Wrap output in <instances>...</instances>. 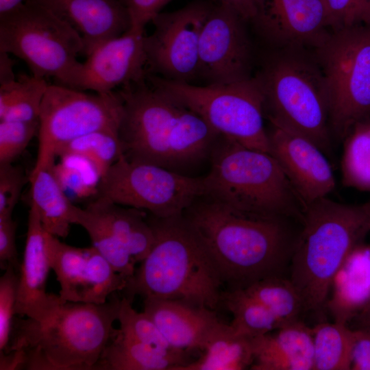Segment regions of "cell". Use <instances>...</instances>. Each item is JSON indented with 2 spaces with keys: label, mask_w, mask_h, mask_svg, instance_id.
Listing matches in <instances>:
<instances>
[{
  "label": "cell",
  "mask_w": 370,
  "mask_h": 370,
  "mask_svg": "<svg viewBox=\"0 0 370 370\" xmlns=\"http://www.w3.org/2000/svg\"><path fill=\"white\" fill-rule=\"evenodd\" d=\"M227 290L288 277L301 230L296 219L243 212L205 195L183 213Z\"/></svg>",
  "instance_id": "obj_1"
},
{
  "label": "cell",
  "mask_w": 370,
  "mask_h": 370,
  "mask_svg": "<svg viewBox=\"0 0 370 370\" xmlns=\"http://www.w3.org/2000/svg\"><path fill=\"white\" fill-rule=\"evenodd\" d=\"M117 91L123 106L119 138L122 153L129 160L189 175L188 171L210 160L221 136L155 84L148 73Z\"/></svg>",
  "instance_id": "obj_2"
},
{
  "label": "cell",
  "mask_w": 370,
  "mask_h": 370,
  "mask_svg": "<svg viewBox=\"0 0 370 370\" xmlns=\"http://www.w3.org/2000/svg\"><path fill=\"white\" fill-rule=\"evenodd\" d=\"M147 220L153 245L127 279L123 296L179 299L217 310L223 286L203 244L183 215Z\"/></svg>",
  "instance_id": "obj_3"
},
{
  "label": "cell",
  "mask_w": 370,
  "mask_h": 370,
  "mask_svg": "<svg viewBox=\"0 0 370 370\" xmlns=\"http://www.w3.org/2000/svg\"><path fill=\"white\" fill-rule=\"evenodd\" d=\"M121 298L116 293L103 304L64 302L49 319L14 318L4 352H25L24 369L94 370L114 335Z\"/></svg>",
  "instance_id": "obj_4"
},
{
  "label": "cell",
  "mask_w": 370,
  "mask_h": 370,
  "mask_svg": "<svg viewBox=\"0 0 370 370\" xmlns=\"http://www.w3.org/2000/svg\"><path fill=\"white\" fill-rule=\"evenodd\" d=\"M369 232L370 199L347 204L325 197L306 205L288 273L305 313L324 317L336 272Z\"/></svg>",
  "instance_id": "obj_5"
},
{
  "label": "cell",
  "mask_w": 370,
  "mask_h": 370,
  "mask_svg": "<svg viewBox=\"0 0 370 370\" xmlns=\"http://www.w3.org/2000/svg\"><path fill=\"white\" fill-rule=\"evenodd\" d=\"M209 161L205 195L243 212L303 222L306 204L269 153L220 136Z\"/></svg>",
  "instance_id": "obj_6"
},
{
  "label": "cell",
  "mask_w": 370,
  "mask_h": 370,
  "mask_svg": "<svg viewBox=\"0 0 370 370\" xmlns=\"http://www.w3.org/2000/svg\"><path fill=\"white\" fill-rule=\"evenodd\" d=\"M300 52L282 50L254 76L263 95L264 116L270 124L310 140L330 156L333 140L324 77L319 64Z\"/></svg>",
  "instance_id": "obj_7"
},
{
  "label": "cell",
  "mask_w": 370,
  "mask_h": 370,
  "mask_svg": "<svg viewBox=\"0 0 370 370\" xmlns=\"http://www.w3.org/2000/svg\"><path fill=\"white\" fill-rule=\"evenodd\" d=\"M83 50L73 28L32 0L0 16V51L23 60L35 77L77 90Z\"/></svg>",
  "instance_id": "obj_8"
},
{
  "label": "cell",
  "mask_w": 370,
  "mask_h": 370,
  "mask_svg": "<svg viewBox=\"0 0 370 370\" xmlns=\"http://www.w3.org/2000/svg\"><path fill=\"white\" fill-rule=\"evenodd\" d=\"M327 90L332 140L370 120V26L332 31L316 49Z\"/></svg>",
  "instance_id": "obj_9"
},
{
  "label": "cell",
  "mask_w": 370,
  "mask_h": 370,
  "mask_svg": "<svg viewBox=\"0 0 370 370\" xmlns=\"http://www.w3.org/2000/svg\"><path fill=\"white\" fill-rule=\"evenodd\" d=\"M158 86L200 116L221 136L269 153L264 99L254 76L222 85L169 81L152 74Z\"/></svg>",
  "instance_id": "obj_10"
},
{
  "label": "cell",
  "mask_w": 370,
  "mask_h": 370,
  "mask_svg": "<svg viewBox=\"0 0 370 370\" xmlns=\"http://www.w3.org/2000/svg\"><path fill=\"white\" fill-rule=\"evenodd\" d=\"M122 99L117 90L90 94L59 84H49L39 116L38 149L32 173L55 164L59 151L88 133L119 132Z\"/></svg>",
  "instance_id": "obj_11"
},
{
  "label": "cell",
  "mask_w": 370,
  "mask_h": 370,
  "mask_svg": "<svg viewBox=\"0 0 370 370\" xmlns=\"http://www.w3.org/2000/svg\"><path fill=\"white\" fill-rule=\"evenodd\" d=\"M204 195V177L129 160L123 154L100 179L97 197L159 218L182 215Z\"/></svg>",
  "instance_id": "obj_12"
},
{
  "label": "cell",
  "mask_w": 370,
  "mask_h": 370,
  "mask_svg": "<svg viewBox=\"0 0 370 370\" xmlns=\"http://www.w3.org/2000/svg\"><path fill=\"white\" fill-rule=\"evenodd\" d=\"M210 3L193 2L175 11L161 12L152 19L153 31L144 40L149 73L169 81L195 84L200 35Z\"/></svg>",
  "instance_id": "obj_13"
},
{
  "label": "cell",
  "mask_w": 370,
  "mask_h": 370,
  "mask_svg": "<svg viewBox=\"0 0 370 370\" xmlns=\"http://www.w3.org/2000/svg\"><path fill=\"white\" fill-rule=\"evenodd\" d=\"M247 23L230 7L211 2L199 39L197 80L201 85L228 84L253 77Z\"/></svg>",
  "instance_id": "obj_14"
},
{
  "label": "cell",
  "mask_w": 370,
  "mask_h": 370,
  "mask_svg": "<svg viewBox=\"0 0 370 370\" xmlns=\"http://www.w3.org/2000/svg\"><path fill=\"white\" fill-rule=\"evenodd\" d=\"M48 254L65 301L103 304L122 291L127 278L118 273L92 246L79 248L61 242L48 234Z\"/></svg>",
  "instance_id": "obj_15"
},
{
  "label": "cell",
  "mask_w": 370,
  "mask_h": 370,
  "mask_svg": "<svg viewBox=\"0 0 370 370\" xmlns=\"http://www.w3.org/2000/svg\"><path fill=\"white\" fill-rule=\"evenodd\" d=\"M250 23L282 50L317 49L332 32L323 0H256Z\"/></svg>",
  "instance_id": "obj_16"
},
{
  "label": "cell",
  "mask_w": 370,
  "mask_h": 370,
  "mask_svg": "<svg viewBox=\"0 0 370 370\" xmlns=\"http://www.w3.org/2000/svg\"><path fill=\"white\" fill-rule=\"evenodd\" d=\"M144 29L131 27L95 48L82 63L77 90L107 93L145 77Z\"/></svg>",
  "instance_id": "obj_17"
},
{
  "label": "cell",
  "mask_w": 370,
  "mask_h": 370,
  "mask_svg": "<svg viewBox=\"0 0 370 370\" xmlns=\"http://www.w3.org/2000/svg\"><path fill=\"white\" fill-rule=\"evenodd\" d=\"M267 134L269 153L306 205L328 197L334 190L336 180L332 165L314 143L271 124Z\"/></svg>",
  "instance_id": "obj_18"
},
{
  "label": "cell",
  "mask_w": 370,
  "mask_h": 370,
  "mask_svg": "<svg viewBox=\"0 0 370 370\" xmlns=\"http://www.w3.org/2000/svg\"><path fill=\"white\" fill-rule=\"evenodd\" d=\"M48 234L42 225L36 207L30 203L25 245L18 271L15 313L18 317L40 322L51 319L66 302L59 295L46 291L51 269Z\"/></svg>",
  "instance_id": "obj_19"
},
{
  "label": "cell",
  "mask_w": 370,
  "mask_h": 370,
  "mask_svg": "<svg viewBox=\"0 0 370 370\" xmlns=\"http://www.w3.org/2000/svg\"><path fill=\"white\" fill-rule=\"evenodd\" d=\"M73 28L88 56L102 42L131 27L128 12L120 0H32Z\"/></svg>",
  "instance_id": "obj_20"
},
{
  "label": "cell",
  "mask_w": 370,
  "mask_h": 370,
  "mask_svg": "<svg viewBox=\"0 0 370 370\" xmlns=\"http://www.w3.org/2000/svg\"><path fill=\"white\" fill-rule=\"evenodd\" d=\"M143 312L154 322L170 347L177 351L202 350L222 323L217 311L179 299L147 297Z\"/></svg>",
  "instance_id": "obj_21"
},
{
  "label": "cell",
  "mask_w": 370,
  "mask_h": 370,
  "mask_svg": "<svg viewBox=\"0 0 370 370\" xmlns=\"http://www.w3.org/2000/svg\"><path fill=\"white\" fill-rule=\"evenodd\" d=\"M252 370H313L311 327L301 320L251 339Z\"/></svg>",
  "instance_id": "obj_22"
},
{
  "label": "cell",
  "mask_w": 370,
  "mask_h": 370,
  "mask_svg": "<svg viewBox=\"0 0 370 370\" xmlns=\"http://www.w3.org/2000/svg\"><path fill=\"white\" fill-rule=\"evenodd\" d=\"M370 306V244L356 246L336 272L326 303L333 321L348 324Z\"/></svg>",
  "instance_id": "obj_23"
},
{
  "label": "cell",
  "mask_w": 370,
  "mask_h": 370,
  "mask_svg": "<svg viewBox=\"0 0 370 370\" xmlns=\"http://www.w3.org/2000/svg\"><path fill=\"white\" fill-rule=\"evenodd\" d=\"M186 353L136 341L116 330L94 370H181L190 362Z\"/></svg>",
  "instance_id": "obj_24"
},
{
  "label": "cell",
  "mask_w": 370,
  "mask_h": 370,
  "mask_svg": "<svg viewBox=\"0 0 370 370\" xmlns=\"http://www.w3.org/2000/svg\"><path fill=\"white\" fill-rule=\"evenodd\" d=\"M87 208L99 214L136 262L143 261L155 241L153 229L143 210L97 198Z\"/></svg>",
  "instance_id": "obj_25"
},
{
  "label": "cell",
  "mask_w": 370,
  "mask_h": 370,
  "mask_svg": "<svg viewBox=\"0 0 370 370\" xmlns=\"http://www.w3.org/2000/svg\"><path fill=\"white\" fill-rule=\"evenodd\" d=\"M53 165L31 173V201L36 208L47 232L66 238L70 231L74 205L58 182Z\"/></svg>",
  "instance_id": "obj_26"
},
{
  "label": "cell",
  "mask_w": 370,
  "mask_h": 370,
  "mask_svg": "<svg viewBox=\"0 0 370 370\" xmlns=\"http://www.w3.org/2000/svg\"><path fill=\"white\" fill-rule=\"evenodd\" d=\"M201 356L181 370H243L254 362L251 339L237 334L222 322L210 334Z\"/></svg>",
  "instance_id": "obj_27"
},
{
  "label": "cell",
  "mask_w": 370,
  "mask_h": 370,
  "mask_svg": "<svg viewBox=\"0 0 370 370\" xmlns=\"http://www.w3.org/2000/svg\"><path fill=\"white\" fill-rule=\"evenodd\" d=\"M311 328L313 370H350L354 329L348 324L325 320Z\"/></svg>",
  "instance_id": "obj_28"
},
{
  "label": "cell",
  "mask_w": 370,
  "mask_h": 370,
  "mask_svg": "<svg viewBox=\"0 0 370 370\" xmlns=\"http://www.w3.org/2000/svg\"><path fill=\"white\" fill-rule=\"evenodd\" d=\"M46 79L20 75L0 84V121H39L41 105L49 86Z\"/></svg>",
  "instance_id": "obj_29"
},
{
  "label": "cell",
  "mask_w": 370,
  "mask_h": 370,
  "mask_svg": "<svg viewBox=\"0 0 370 370\" xmlns=\"http://www.w3.org/2000/svg\"><path fill=\"white\" fill-rule=\"evenodd\" d=\"M221 303L232 314L230 325L238 335L252 339L284 326L268 308L243 289L223 291Z\"/></svg>",
  "instance_id": "obj_30"
},
{
  "label": "cell",
  "mask_w": 370,
  "mask_h": 370,
  "mask_svg": "<svg viewBox=\"0 0 370 370\" xmlns=\"http://www.w3.org/2000/svg\"><path fill=\"white\" fill-rule=\"evenodd\" d=\"M72 223L87 232L92 247L118 273L127 279L134 275L137 262L99 214L87 207L81 208L74 206Z\"/></svg>",
  "instance_id": "obj_31"
},
{
  "label": "cell",
  "mask_w": 370,
  "mask_h": 370,
  "mask_svg": "<svg viewBox=\"0 0 370 370\" xmlns=\"http://www.w3.org/2000/svg\"><path fill=\"white\" fill-rule=\"evenodd\" d=\"M341 143L343 186L370 193V120L354 125Z\"/></svg>",
  "instance_id": "obj_32"
},
{
  "label": "cell",
  "mask_w": 370,
  "mask_h": 370,
  "mask_svg": "<svg viewBox=\"0 0 370 370\" xmlns=\"http://www.w3.org/2000/svg\"><path fill=\"white\" fill-rule=\"evenodd\" d=\"M268 308L283 325L301 320L305 313L302 299L288 277H272L243 288Z\"/></svg>",
  "instance_id": "obj_33"
},
{
  "label": "cell",
  "mask_w": 370,
  "mask_h": 370,
  "mask_svg": "<svg viewBox=\"0 0 370 370\" xmlns=\"http://www.w3.org/2000/svg\"><path fill=\"white\" fill-rule=\"evenodd\" d=\"M121 153L119 132L99 130L71 141L59 151L58 156L77 155L86 158L95 167L101 179Z\"/></svg>",
  "instance_id": "obj_34"
},
{
  "label": "cell",
  "mask_w": 370,
  "mask_h": 370,
  "mask_svg": "<svg viewBox=\"0 0 370 370\" xmlns=\"http://www.w3.org/2000/svg\"><path fill=\"white\" fill-rule=\"evenodd\" d=\"M61 162L54 164L53 171L64 191L77 197H86L97 193L100 176L93 164L77 155L60 157Z\"/></svg>",
  "instance_id": "obj_35"
},
{
  "label": "cell",
  "mask_w": 370,
  "mask_h": 370,
  "mask_svg": "<svg viewBox=\"0 0 370 370\" xmlns=\"http://www.w3.org/2000/svg\"><path fill=\"white\" fill-rule=\"evenodd\" d=\"M132 304L130 300L123 296L117 318L120 323L119 329L120 333L136 341L164 349H173L149 317L144 312H137Z\"/></svg>",
  "instance_id": "obj_36"
},
{
  "label": "cell",
  "mask_w": 370,
  "mask_h": 370,
  "mask_svg": "<svg viewBox=\"0 0 370 370\" xmlns=\"http://www.w3.org/2000/svg\"><path fill=\"white\" fill-rule=\"evenodd\" d=\"M38 129L39 121H0V164L12 163L25 151Z\"/></svg>",
  "instance_id": "obj_37"
},
{
  "label": "cell",
  "mask_w": 370,
  "mask_h": 370,
  "mask_svg": "<svg viewBox=\"0 0 370 370\" xmlns=\"http://www.w3.org/2000/svg\"><path fill=\"white\" fill-rule=\"evenodd\" d=\"M332 31L370 26V0H323Z\"/></svg>",
  "instance_id": "obj_38"
},
{
  "label": "cell",
  "mask_w": 370,
  "mask_h": 370,
  "mask_svg": "<svg viewBox=\"0 0 370 370\" xmlns=\"http://www.w3.org/2000/svg\"><path fill=\"white\" fill-rule=\"evenodd\" d=\"M18 272L8 267L0 278V352L9 342L17 300Z\"/></svg>",
  "instance_id": "obj_39"
},
{
  "label": "cell",
  "mask_w": 370,
  "mask_h": 370,
  "mask_svg": "<svg viewBox=\"0 0 370 370\" xmlns=\"http://www.w3.org/2000/svg\"><path fill=\"white\" fill-rule=\"evenodd\" d=\"M27 180L21 167L0 164V218L12 216Z\"/></svg>",
  "instance_id": "obj_40"
},
{
  "label": "cell",
  "mask_w": 370,
  "mask_h": 370,
  "mask_svg": "<svg viewBox=\"0 0 370 370\" xmlns=\"http://www.w3.org/2000/svg\"><path fill=\"white\" fill-rule=\"evenodd\" d=\"M16 223L12 216L0 218V267L5 269L13 267L17 272L20 270L16 246Z\"/></svg>",
  "instance_id": "obj_41"
},
{
  "label": "cell",
  "mask_w": 370,
  "mask_h": 370,
  "mask_svg": "<svg viewBox=\"0 0 370 370\" xmlns=\"http://www.w3.org/2000/svg\"><path fill=\"white\" fill-rule=\"evenodd\" d=\"M127 9L131 27L145 29V25L172 0H120Z\"/></svg>",
  "instance_id": "obj_42"
},
{
  "label": "cell",
  "mask_w": 370,
  "mask_h": 370,
  "mask_svg": "<svg viewBox=\"0 0 370 370\" xmlns=\"http://www.w3.org/2000/svg\"><path fill=\"white\" fill-rule=\"evenodd\" d=\"M351 354V370H370V328H356Z\"/></svg>",
  "instance_id": "obj_43"
},
{
  "label": "cell",
  "mask_w": 370,
  "mask_h": 370,
  "mask_svg": "<svg viewBox=\"0 0 370 370\" xmlns=\"http://www.w3.org/2000/svg\"><path fill=\"white\" fill-rule=\"evenodd\" d=\"M25 363L26 354L23 350L0 352V370L24 369Z\"/></svg>",
  "instance_id": "obj_44"
},
{
  "label": "cell",
  "mask_w": 370,
  "mask_h": 370,
  "mask_svg": "<svg viewBox=\"0 0 370 370\" xmlns=\"http://www.w3.org/2000/svg\"><path fill=\"white\" fill-rule=\"evenodd\" d=\"M234 10L247 23H251L256 10V0H216Z\"/></svg>",
  "instance_id": "obj_45"
},
{
  "label": "cell",
  "mask_w": 370,
  "mask_h": 370,
  "mask_svg": "<svg viewBox=\"0 0 370 370\" xmlns=\"http://www.w3.org/2000/svg\"><path fill=\"white\" fill-rule=\"evenodd\" d=\"M14 62L9 53L0 51V84L9 83L16 79L13 71Z\"/></svg>",
  "instance_id": "obj_46"
},
{
  "label": "cell",
  "mask_w": 370,
  "mask_h": 370,
  "mask_svg": "<svg viewBox=\"0 0 370 370\" xmlns=\"http://www.w3.org/2000/svg\"><path fill=\"white\" fill-rule=\"evenodd\" d=\"M26 0H0V16L18 10Z\"/></svg>",
  "instance_id": "obj_47"
},
{
  "label": "cell",
  "mask_w": 370,
  "mask_h": 370,
  "mask_svg": "<svg viewBox=\"0 0 370 370\" xmlns=\"http://www.w3.org/2000/svg\"><path fill=\"white\" fill-rule=\"evenodd\" d=\"M352 321L354 328H370V306L358 314Z\"/></svg>",
  "instance_id": "obj_48"
}]
</instances>
